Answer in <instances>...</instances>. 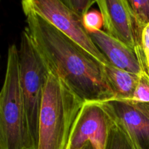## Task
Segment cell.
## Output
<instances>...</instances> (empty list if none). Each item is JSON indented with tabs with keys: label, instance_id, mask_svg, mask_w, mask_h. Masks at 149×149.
<instances>
[{
	"label": "cell",
	"instance_id": "17",
	"mask_svg": "<svg viewBox=\"0 0 149 149\" xmlns=\"http://www.w3.org/2000/svg\"><path fill=\"white\" fill-rule=\"evenodd\" d=\"M138 103L140 104V106L143 109V110L145 111L147 113V114L149 116V103H139L138 102Z\"/></svg>",
	"mask_w": 149,
	"mask_h": 149
},
{
	"label": "cell",
	"instance_id": "13",
	"mask_svg": "<svg viewBox=\"0 0 149 149\" xmlns=\"http://www.w3.org/2000/svg\"><path fill=\"white\" fill-rule=\"evenodd\" d=\"M144 74L149 80V23L143 29L141 45L135 48Z\"/></svg>",
	"mask_w": 149,
	"mask_h": 149
},
{
	"label": "cell",
	"instance_id": "12",
	"mask_svg": "<svg viewBox=\"0 0 149 149\" xmlns=\"http://www.w3.org/2000/svg\"><path fill=\"white\" fill-rule=\"evenodd\" d=\"M134 20L140 29L149 23V0H127Z\"/></svg>",
	"mask_w": 149,
	"mask_h": 149
},
{
	"label": "cell",
	"instance_id": "18",
	"mask_svg": "<svg viewBox=\"0 0 149 149\" xmlns=\"http://www.w3.org/2000/svg\"><path fill=\"white\" fill-rule=\"evenodd\" d=\"M79 149H96V148H95V146L91 143L87 142Z\"/></svg>",
	"mask_w": 149,
	"mask_h": 149
},
{
	"label": "cell",
	"instance_id": "19",
	"mask_svg": "<svg viewBox=\"0 0 149 149\" xmlns=\"http://www.w3.org/2000/svg\"><path fill=\"white\" fill-rule=\"evenodd\" d=\"M0 149H2V148H1V146H0Z\"/></svg>",
	"mask_w": 149,
	"mask_h": 149
},
{
	"label": "cell",
	"instance_id": "5",
	"mask_svg": "<svg viewBox=\"0 0 149 149\" xmlns=\"http://www.w3.org/2000/svg\"><path fill=\"white\" fill-rule=\"evenodd\" d=\"M22 8L40 15L60 31L90 52L103 65L110 63L96 47L84 29L82 19L61 0H25Z\"/></svg>",
	"mask_w": 149,
	"mask_h": 149
},
{
	"label": "cell",
	"instance_id": "11",
	"mask_svg": "<svg viewBox=\"0 0 149 149\" xmlns=\"http://www.w3.org/2000/svg\"><path fill=\"white\" fill-rule=\"evenodd\" d=\"M111 119L109 135L104 149H135L130 139L122 127L111 118Z\"/></svg>",
	"mask_w": 149,
	"mask_h": 149
},
{
	"label": "cell",
	"instance_id": "2",
	"mask_svg": "<svg viewBox=\"0 0 149 149\" xmlns=\"http://www.w3.org/2000/svg\"><path fill=\"white\" fill-rule=\"evenodd\" d=\"M84 103L49 71L39 116L37 149H67Z\"/></svg>",
	"mask_w": 149,
	"mask_h": 149
},
{
	"label": "cell",
	"instance_id": "15",
	"mask_svg": "<svg viewBox=\"0 0 149 149\" xmlns=\"http://www.w3.org/2000/svg\"><path fill=\"white\" fill-rule=\"evenodd\" d=\"M139 103H149V80L145 74L140 77L132 100Z\"/></svg>",
	"mask_w": 149,
	"mask_h": 149
},
{
	"label": "cell",
	"instance_id": "7",
	"mask_svg": "<svg viewBox=\"0 0 149 149\" xmlns=\"http://www.w3.org/2000/svg\"><path fill=\"white\" fill-rule=\"evenodd\" d=\"M100 104L125 131L135 149H149V116L138 102L112 99Z\"/></svg>",
	"mask_w": 149,
	"mask_h": 149
},
{
	"label": "cell",
	"instance_id": "9",
	"mask_svg": "<svg viewBox=\"0 0 149 149\" xmlns=\"http://www.w3.org/2000/svg\"><path fill=\"white\" fill-rule=\"evenodd\" d=\"M89 34L110 64L139 77L144 74L141 61L135 49L109 36L103 30L92 32Z\"/></svg>",
	"mask_w": 149,
	"mask_h": 149
},
{
	"label": "cell",
	"instance_id": "6",
	"mask_svg": "<svg viewBox=\"0 0 149 149\" xmlns=\"http://www.w3.org/2000/svg\"><path fill=\"white\" fill-rule=\"evenodd\" d=\"M111 122L100 103H84L74 122L67 149H79L87 142L96 149H104Z\"/></svg>",
	"mask_w": 149,
	"mask_h": 149
},
{
	"label": "cell",
	"instance_id": "3",
	"mask_svg": "<svg viewBox=\"0 0 149 149\" xmlns=\"http://www.w3.org/2000/svg\"><path fill=\"white\" fill-rule=\"evenodd\" d=\"M0 146L33 149L20 89L18 48L15 44L8 47L5 77L0 91Z\"/></svg>",
	"mask_w": 149,
	"mask_h": 149
},
{
	"label": "cell",
	"instance_id": "8",
	"mask_svg": "<svg viewBox=\"0 0 149 149\" xmlns=\"http://www.w3.org/2000/svg\"><path fill=\"white\" fill-rule=\"evenodd\" d=\"M96 4L109 36L135 49L141 45L143 30L135 23L127 0H96Z\"/></svg>",
	"mask_w": 149,
	"mask_h": 149
},
{
	"label": "cell",
	"instance_id": "14",
	"mask_svg": "<svg viewBox=\"0 0 149 149\" xmlns=\"http://www.w3.org/2000/svg\"><path fill=\"white\" fill-rule=\"evenodd\" d=\"M82 23L84 29L89 33L102 30L103 20L101 13L95 9L89 10L82 17Z\"/></svg>",
	"mask_w": 149,
	"mask_h": 149
},
{
	"label": "cell",
	"instance_id": "16",
	"mask_svg": "<svg viewBox=\"0 0 149 149\" xmlns=\"http://www.w3.org/2000/svg\"><path fill=\"white\" fill-rule=\"evenodd\" d=\"M63 1L81 19L89 11L92 5L96 3V1L94 0H63Z\"/></svg>",
	"mask_w": 149,
	"mask_h": 149
},
{
	"label": "cell",
	"instance_id": "4",
	"mask_svg": "<svg viewBox=\"0 0 149 149\" xmlns=\"http://www.w3.org/2000/svg\"><path fill=\"white\" fill-rule=\"evenodd\" d=\"M19 77L33 149H37L39 116L49 70L26 29L18 48Z\"/></svg>",
	"mask_w": 149,
	"mask_h": 149
},
{
	"label": "cell",
	"instance_id": "10",
	"mask_svg": "<svg viewBox=\"0 0 149 149\" xmlns=\"http://www.w3.org/2000/svg\"><path fill=\"white\" fill-rule=\"evenodd\" d=\"M106 78L116 100H132L139 76L119 69L111 64L104 65Z\"/></svg>",
	"mask_w": 149,
	"mask_h": 149
},
{
	"label": "cell",
	"instance_id": "1",
	"mask_svg": "<svg viewBox=\"0 0 149 149\" xmlns=\"http://www.w3.org/2000/svg\"><path fill=\"white\" fill-rule=\"evenodd\" d=\"M23 10L25 29L51 72L85 103L115 98L102 63L40 15Z\"/></svg>",
	"mask_w": 149,
	"mask_h": 149
}]
</instances>
